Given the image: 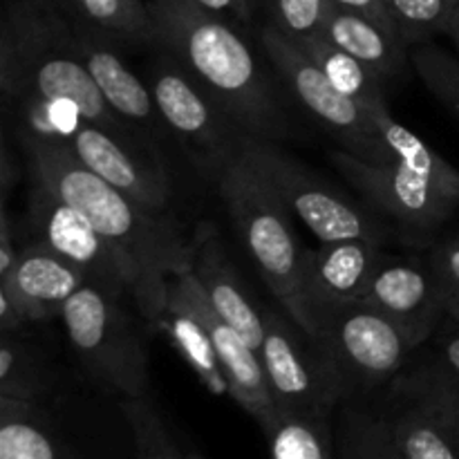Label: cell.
<instances>
[{
  "mask_svg": "<svg viewBox=\"0 0 459 459\" xmlns=\"http://www.w3.org/2000/svg\"><path fill=\"white\" fill-rule=\"evenodd\" d=\"M27 157L30 179L43 184L81 211L108 240L115 242L142 276L137 307L151 330H160L169 281L193 272L195 245L169 213H152L85 169L67 146L16 143Z\"/></svg>",
  "mask_w": 459,
  "mask_h": 459,
  "instance_id": "6da1fadb",
  "label": "cell"
},
{
  "mask_svg": "<svg viewBox=\"0 0 459 459\" xmlns=\"http://www.w3.org/2000/svg\"><path fill=\"white\" fill-rule=\"evenodd\" d=\"M25 94L72 97L94 126L160 157L157 143L121 119L94 85L70 0H0V101Z\"/></svg>",
  "mask_w": 459,
  "mask_h": 459,
  "instance_id": "7a4b0ae2",
  "label": "cell"
},
{
  "mask_svg": "<svg viewBox=\"0 0 459 459\" xmlns=\"http://www.w3.org/2000/svg\"><path fill=\"white\" fill-rule=\"evenodd\" d=\"M148 7L157 49L173 54L249 137L276 142L285 133L276 92L233 22L193 0H148Z\"/></svg>",
  "mask_w": 459,
  "mask_h": 459,
  "instance_id": "3957f363",
  "label": "cell"
},
{
  "mask_svg": "<svg viewBox=\"0 0 459 459\" xmlns=\"http://www.w3.org/2000/svg\"><path fill=\"white\" fill-rule=\"evenodd\" d=\"M372 115L394 160L370 164L341 148L330 152V161L381 218L412 236H433L459 209V170L399 124L388 106Z\"/></svg>",
  "mask_w": 459,
  "mask_h": 459,
  "instance_id": "277c9868",
  "label": "cell"
},
{
  "mask_svg": "<svg viewBox=\"0 0 459 459\" xmlns=\"http://www.w3.org/2000/svg\"><path fill=\"white\" fill-rule=\"evenodd\" d=\"M220 200L236 231L254 260L264 285L281 303L282 312L312 339H316V318L305 299V255L291 227V213L276 188L238 151L215 175Z\"/></svg>",
  "mask_w": 459,
  "mask_h": 459,
  "instance_id": "5b68a950",
  "label": "cell"
},
{
  "mask_svg": "<svg viewBox=\"0 0 459 459\" xmlns=\"http://www.w3.org/2000/svg\"><path fill=\"white\" fill-rule=\"evenodd\" d=\"M67 341L85 375L106 393L148 397V352L139 325L119 296L88 282L61 314Z\"/></svg>",
  "mask_w": 459,
  "mask_h": 459,
  "instance_id": "8992f818",
  "label": "cell"
},
{
  "mask_svg": "<svg viewBox=\"0 0 459 459\" xmlns=\"http://www.w3.org/2000/svg\"><path fill=\"white\" fill-rule=\"evenodd\" d=\"M316 341L334 361L348 402L397 379L417 348L426 343L415 330L366 303L316 312Z\"/></svg>",
  "mask_w": 459,
  "mask_h": 459,
  "instance_id": "52a82bcc",
  "label": "cell"
},
{
  "mask_svg": "<svg viewBox=\"0 0 459 459\" xmlns=\"http://www.w3.org/2000/svg\"><path fill=\"white\" fill-rule=\"evenodd\" d=\"M240 151L276 188L287 211L299 218L318 242L363 238L385 245L393 238V224L368 204H357L341 195L269 139L247 137Z\"/></svg>",
  "mask_w": 459,
  "mask_h": 459,
  "instance_id": "ba28073f",
  "label": "cell"
},
{
  "mask_svg": "<svg viewBox=\"0 0 459 459\" xmlns=\"http://www.w3.org/2000/svg\"><path fill=\"white\" fill-rule=\"evenodd\" d=\"M146 83L166 130L173 133L191 160L215 179L222 166L238 155L249 134L211 97L209 90L164 49H160V56L152 61Z\"/></svg>",
  "mask_w": 459,
  "mask_h": 459,
  "instance_id": "9c48e42d",
  "label": "cell"
},
{
  "mask_svg": "<svg viewBox=\"0 0 459 459\" xmlns=\"http://www.w3.org/2000/svg\"><path fill=\"white\" fill-rule=\"evenodd\" d=\"M260 45L296 101L339 139L343 151L370 164L394 160L372 110L339 92L294 40L267 25L260 31Z\"/></svg>",
  "mask_w": 459,
  "mask_h": 459,
  "instance_id": "30bf717a",
  "label": "cell"
},
{
  "mask_svg": "<svg viewBox=\"0 0 459 459\" xmlns=\"http://www.w3.org/2000/svg\"><path fill=\"white\" fill-rule=\"evenodd\" d=\"M260 359L281 415L330 417L336 406L348 402V390L330 354L285 312H264Z\"/></svg>",
  "mask_w": 459,
  "mask_h": 459,
  "instance_id": "8fae6325",
  "label": "cell"
},
{
  "mask_svg": "<svg viewBox=\"0 0 459 459\" xmlns=\"http://www.w3.org/2000/svg\"><path fill=\"white\" fill-rule=\"evenodd\" d=\"M30 222L36 240L85 272L90 282L110 294L142 299V276L133 260L108 240L76 206L30 179Z\"/></svg>",
  "mask_w": 459,
  "mask_h": 459,
  "instance_id": "7c38bea8",
  "label": "cell"
},
{
  "mask_svg": "<svg viewBox=\"0 0 459 459\" xmlns=\"http://www.w3.org/2000/svg\"><path fill=\"white\" fill-rule=\"evenodd\" d=\"M65 146L85 169L99 175L112 188L128 195L146 211L166 215L170 184L160 157L94 124L81 128Z\"/></svg>",
  "mask_w": 459,
  "mask_h": 459,
  "instance_id": "4fadbf2b",
  "label": "cell"
},
{
  "mask_svg": "<svg viewBox=\"0 0 459 459\" xmlns=\"http://www.w3.org/2000/svg\"><path fill=\"white\" fill-rule=\"evenodd\" d=\"M72 3V0H70ZM72 21H74V34L79 40V52L92 76L94 85L108 106L117 112L124 121H128L137 133L157 143L155 137L161 128H166L157 112L155 99L151 88L143 83L128 63L124 61V48L115 39L85 21L72 4Z\"/></svg>",
  "mask_w": 459,
  "mask_h": 459,
  "instance_id": "5bb4252c",
  "label": "cell"
},
{
  "mask_svg": "<svg viewBox=\"0 0 459 459\" xmlns=\"http://www.w3.org/2000/svg\"><path fill=\"white\" fill-rule=\"evenodd\" d=\"M90 282L85 272L36 240L18 255L12 272L0 276V296L9 300L27 323L61 318L67 300Z\"/></svg>",
  "mask_w": 459,
  "mask_h": 459,
  "instance_id": "9a60e30c",
  "label": "cell"
},
{
  "mask_svg": "<svg viewBox=\"0 0 459 459\" xmlns=\"http://www.w3.org/2000/svg\"><path fill=\"white\" fill-rule=\"evenodd\" d=\"M359 303L370 305L393 321L411 327L424 336L426 343L448 316L442 287L430 264L390 255L381 260Z\"/></svg>",
  "mask_w": 459,
  "mask_h": 459,
  "instance_id": "2e32d148",
  "label": "cell"
},
{
  "mask_svg": "<svg viewBox=\"0 0 459 459\" xmlns=\"http://www.w3.org/2000/svg\"><path fill=\"white\" fill-rule=\"evenodd\" d=\"M384 258V245L363 238L318 242L307 249L303 290L314 318L323 309L363 300Z\"/></svg>",
  "mask_w": 459,
  "mask_h": 459,
  "instance_id": "e0dca14e",
  "label": "cell"
},
{
  "mask_svg": "<svg viewBox=\"0 0 459 459\" xmlns=\"http://www.w3.org/2000/svg\"><path fill=\"white\" fill-rule=\"evenodd\" d=\"M195 303L200 307L202 318L213 339L215 352H218L220 366H222L224 377L229 381V397L242 408L249 417H254L255 424L263 429L264 435L276 429L281 420L276 402H273L272 388H269L267 372H264L260 354L215 312L209 296L202 290L200 281L195 276Z\"/></svg>",
  "mask_w": 459,
  "mask_h": 459,
  "instance_id": "ac0fdd59",
  "label": "cell"
},
{
  "mask_svg": "<svg viewBox=\"0 0 459 459\" xmlns=\"http://www.w3.org/2000/svg\"><path fill=\"white\" fill-rule=\"evenodd\" d=\"M195 273L186 272L169 281L166 307L161 314L160 330L175 345L184 361L191 366L197 379L213 394H229V381L220 366L213 339L195 303Z\"/></svg>",
  "mask_w": 459,
  "mask_h": 459,
  "instance_id": "d6986e66",
  "label": "cell"
},
{
  "mask_svg": "<svg viewBox=\"0 0 459 459\" xmlns=\"http://www.w3.org/2000/svg\"><path fill=\"white\" fill-rule=\"evenodd\" d=\"M193 273L209 296L215 312L260 354L264 336V314L247 294L222 242L213 233H204L195 242Z\"/></svg>",
  "mask_w": 459,
  "mask_h": 459,
  "instance_id": "ffe728a7",
  "label": "cell"
},
{
  "mask_svg": "<svg viewBox=\"0 0 459 459\" xmlns=\"http://www.w3.org/2000/svg\"><path fill=\"white\" fill-rule=\"evenodd\" d=\"M3 103L4 128L13 134L16 143H49L65 146L85 128L90 117L72 97H43L25 94Z\"/></svg>",
  "mask_w": 459,
  "mask_h": 459,
  "instance_id": "44dd1931",
  "label": "cell"
},
{
  "mask_svg": "<svg viewBox=\"0 0 459 459\" xmlns=\"http://www.w3.org/2000/svg\"><path fill=\"white\" fill-rule=\"evenodd\" d=\"M323 34L385 81L402 76L411 63V49L397 34L384 30L361 13L348 12L336 4H332Z\"/></svg>",
  "mask_w": 459,
  "mask_h": 459,
  "instance_id": "7402d4cb",
  "label": "cell"
},
{
  "mask_svg": "<svg viewBox=\"0 0 459 459\" xmlns=\"http://www.w3.org/2000/svg\"><path fill=\"white\" fill-rule=\"evenodd\" d=\"M375 411L399 459H459L455 439L406 394L390 388L384 406Z\"/></svg>",
  "mask_w": 459,
  "mask_h": 459,
  "instance_id": "603a6c76",
  "label": "cell"
},
{
  "mask_svg": "<svg viewBox=\"0 0 459 459\" xmlns=\"http://www.w3.org/2000/svg\"><path fill=\"white\" fill-rule=\"evenodd\" d=\"M0 459H81L40 403L0 397Z\"/></svg>",
  "mask_w": 459,
  "mask_h": 459,
  "instance_id": "cb8c5ba5",
  "label": "cell"
},
{
  "mask_svg": "<svg viewBox=\"0 0 459 459\" xmlns=\"http://www.w3.org/2000/svg\"><path fill=\"white\" fill-rule=\"evenodd\" d=\"M296 45L312 58L314 65L323 72V76L345 97L354 99L368 110L388 106L385 103V83L388 81L377 74L375 70H370L366 63H361L352 54L332 43L325 34H318Z\"/></svg>",
  "mask_w": 459,
  "mask_h": 459,
  "instance_id": "d4e9b609",
  "label": "cell"
},
{
  "mask_svg": "<svg viewBox=\"0 0 459 459\" xmlns=\"http://www.w3.org/2000/svg\"><path fill=\"white\" fill-rule=\"evenodd\" d=\"M76 12L106 31L124 49H157V31L148 0H72Z\"/></svg>",
  "mask_w": 459,
  "mask_h": 459,
  "instance_id": "484cf974",
  "label": "cell"
},
{
  "mask_svg": "<svg viewBox=\"0 0 459 459\" xmlns=\"http://www.w3.org/2000/svg\"><path fill=\"white\" fill-rule=\"evenodd\" d=\"M393 390L424 408L459 444V379L448 375L437 363H424L411 375H399Z\"/></svg>",
  "mask_w": 459,
  "mask_h": 459,
  "instance_id": "4316f807",
  "label": "cell"
},
{
  "mask_svg": "<svg viewBox=\"0 0 459 459\" xmlns=\"http://www.w3.org/2000/svg\"><path fill=\"white\" fill-rule=\"evenodd\" d=\"M48 370L18 334L0 332V397L40 403L49 394Z\"/></svg>",
  "mask_w": 459,
  "mask_h": 459,
  "instance_id": "83f0119b",
  "label": "cell"
},
{
  "mask_svg": "<svg viewBox=\"0 0 459 459\" xmlns=\"http://www.w3.org/2000/svg\"><path fill=\"white\" fill-rule=\"evenodd\" d=\"M267 439L269 459H336L330 417L281 415Z\"/></svg>",
  "mask_w": 459,
  "mask_h": 459,
  "instance_id": "f1b7e54d",
  "label": "cell"
},
{
  "mask_svg": "<svg viewBox=\"0 0 459 459\" xmlns=\"http://www.w3.org/2000/svg\"><path fill=\"white\" fill-rule=\"evenodd\" d=\"M345 403L348 406L334 437L336 459H399L375 408L361 406L357 399Z\"/></svg>",
  "mask_w": 459,
  "mask_h": 459,
  "instance_id": "f546056e",
  "label": "cell"
},
{
  "mask_svg": "<svg viewBox=\"0 0 459 459\" xmlns=\"http://www.w3.org/2000/svg\"><path fill=\"white\" fill-rule=\"evenodd\" d=\"M121 412L133 433L134 459H186L151 399H124Z\"/></svg>",
  "mask_w": 459,
  "mask_h": 459,
  "instance_id": "4dcf8cb0",
  "label": "cell"
},
{
  "mask_svg": "<svg viewBox=\"0 0 459 459\" xmlns=\"http://www.w3.org/2000/svg\"><path fill=\"white\" fill-rule=\"evenodd\" d=\"M394 25L408 49L446 34L459 0H388Z\"/></svg>",
  "mask_w": 459,
  "mask_h": 459,
  "instance_id": "1f68e13d",
  "label": "cell"
},
{
  "mask_svg": "<svg viewBox=\"0 0 459 459\" xmlns=\"http://www.w3.org/2000/svg\"><path fill=\"white\" fill-rule=\"evenodd\" d=\"M411 65L426 88L459 117V58L439 45L424 43L411 49Z\"/></svg>",
  "mask_w": 459,
  "mask_h": 459,
  "instance_id": "d6a6232c",
  "label": "cell"
},
{
  "mask_svg": "<svg viewBox=\"0 0 459 459\" xmlns=\"http://www.w3.org/2000/svg\"><path fill=\"white\" fill-rule=\"evenodd\" d=\"M264 4L272 16L269 25L294 43L323 34L332 9L330 0H264Z\"/></svg>",
  "mask_w": 459,
  "mask_h": 459,
  "instance_id": "836d02e7",
  "label": "cell"
},
{
  "mask_svg": "<svg viewBox=\"0 0 459 459\" xmlns=\"http://www.w3.org/2000/svg\"><path fill=\"white\" fill-rule=\"evenodd\" d=\"M430 269L437 276L439 287H442L444 303H446V318L459 323V240L442 242L433 247L429 260Z\"/></svg>",
  "mask_w": 459,
  "mask_h": 459,
  "instance_id": "e575fe53",
  "label": "cell"
},
{
  "mask_svg": "<svg viewBox=\"0 0 459 459\" xmlns=\"http://www.w3.org/2000/svg\"><path fill=\"white\" fill-rule=\"evenodd\" d=\"M330 3L341 9H348V12L361 13V16L370 18V21H375L377 25H381L384 30L393 31V34L399 36L388 0H330ZM399 39H402V36H399Z\"/></svg>",
  "mask_w": 459,
  "mask_h": 459,
  "instance_id": "d590c367",
  "label": "cell"
},
{
  "mask_svg": "<svg viewBox=\"0 0 459 459\" xmlns=\"http://www.w3.org/2000/svg\"><path fill=\"white\" fill-rule=\"evenodd\" d=\"M193 3L200 4L209 13L227 18L229 22H238V25H247L254 16L251 0H193Z\"/></svg>",
  "mask_w": 459,
  "mask_h": 459,
  "instance_id": "8d00e7d4",
  "label": "cell"
},
{
  "mask_svg": "<svg viewBox=\"0 0 459 459\" xmlns=\"http://www.w3.org/2000/svg\"><path fill=\"white\" fill-rule=\"evenodd\" d=\"M21 251L22 249H18L16 238H13L7 202H3V206H0V276L12 272V267L16 264Z\"/></svg>",
  "mask_w": 459,
  "mask_h": 459,
  "instance_id": "74e56055",
  "label": "cell"
},
{
  "mask_svg": "<svg viewBox=\"0 0 459 459\" xmlns=\"http://www.w3.org/2000/svg\"><path fill=\"white\" fill-rule=\"evenodd\" d=\"M18 179H21V169H18V160L13 157L9 130H4L3 148H0V193H3V202H7L9 193L16 186Z\"/></svg>",
  "mask_w": 459,
  "mask_h": 459,
  "instance_id": "f35d334b",
  "label": "cell"
},
{
  "mask_svg": "<svg viewBox=\"0 0 459 459\" xmlns=\"http://www.w3.org/2000/svg\"><path fill=\"white\" fill-rule=\"evenodd\" d=\"M446 36H448V39L453 40V45H455V49H457V58H459V7H457L455 16H453V18H451V22H448V27H446Z\"/></svg>",
  "mask_w": 459,
  "mask_h": 459,
  "instance_id": "ab89813d",
  "label": "cell"
},
{
  "mask_svg": "<svg viewBox=\"0 0 459 459\" xmlns=\"http://www.w3.org/2000/svg\"><path fill=\"white\" fill-rule=\"evenodd\" d=\"M186 459H204L200 455V453H195V451H191V453H186Z\"/></svg>",
  "mask_w": 459,
  "mask_h": 459,
  "instance_id": "60d3db41",
  "label": "cell"
}]
</instances>
